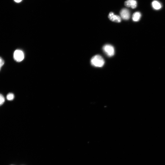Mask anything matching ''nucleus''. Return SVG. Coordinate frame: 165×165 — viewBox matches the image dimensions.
I'll return each instance as SVG.
<instances>
[{
  "mask_svg": "<svg viewBox=\"0 0 165 165\" xmlns=\"http://www.w3.org/2000/svg\"><path fill=\"white\" fill-rule=\"evenodd\" d=\"M91 63L95 67H101L103 66L105 62L101 56L97 55L94 56L91 59Z\"/></svg>",
  "mask_w": 165,
  "mask_h": 165,
  "instance_id": "1",
  "label": "nucleus"
},
{
  "mask_svg": "<svg viewBox=\"0 0 165 165\" xmlns=\"http://www.w3.org/2000/svg\"><path fill=\"white\" fill-rule=\"evenodd\" d=\"M103 49L104 52L109 57H112L114 54V48L110 45H105L103 47Z\"/></svg>",
  "mask_w": 165,
  "mask_h": 165,
  "instance_id": "2",
  "label": "nucleus"
},
{
  "mask_svg": "<svg viewBox=\"0 0 165 165\" xmlns=\"http://www.w3.org/2000/svg\"><path fill=\"white\" fill-rule=\"evenodd\" d=\"M14 57L17 62H19L21 61L24 57L23 52L20 50H16L14 53Z\"/></svg>",
  "mask_w": 165,
  "mask_h": 165,
  "instance_id": "3",
  "label": "nucleus"
},
{
  "mask_svg": "<svg viewBox=\"0 0 165 165\" xmlns=\"http://www.w3.org/2000/svg\"><path fill=\"white\" fill-rule=\"evenodd\" d=\"M120 15L121 18L125 20H128L130 18L129 11L127 9L124 8L121 10L120 12Z\"/></svg>",
  "mask_w": 165,
  "mask_h": 165,
  "instance_id": "4",
  "label": "nucleus"
},
{
  "mask_svg": "<svg viewBox=\"0 0 165 165\" xmlns=\"http://www.w3.org/2000/svg\"><path fill=\"white\" fill-rule=\"evenodd\" d=\"M108 18L112 21L114 22L119 23L121 22V19L120 17L118 16L115 15L113 13L111 12L108 15Z\"/></svg>",
  "mask_w": 165,
  "mask_h": 165,
  "instance_id": "5",
  "label": "nucleus"
},
{
  "mask_svg": "<svg viewBox=\"0 0 165 165\" xmlns=\"http://www.w3.org/2000/svg\"><path fill=\"white\" fill-rule=\"evenodd\" d=\"M124 4L126 7L134 9L137 7V3L136 0H128L125 2Z\"/></svg>",
  "mask_w": 165,
  "mask_h": 165,
  "instance_id": "6",
  "label": "nucleus"
},
{
  "mask_svg": "<svg viewBox=\"0 0 165 165\" xmlns=\"http://www.w3.org/2000/svg\"><path fill=\"white\" fill-rule=\"evenodd\" d=\"M152 6L154 9L159 10L162 7V4L158 1H154L152 3Z\"/></svg>",
  "mask_w": 165,
  "mask_h": 165,
  "instance_id": "7",
  "label": "nucleus"
},
{
  "mask_svg": "<svg viewBox=\"0 0 165 165\" xmlns=\"http://www.w3.org/2000/svg\"><path fill=\"white\" fill-rule=\"evenodd\" d=\"M141 15L140 12H137L134 13L132 16V19L134 21H138L141 18Z\"/></svg>",
  "mask_w": 165,
  "mask_h": 165,
  "instance_id": "8",
  "label": "nucleus"
},
{
  "mask_svg": "<svg viewBox=\"0 0 165 165\" xmlns=\"http://www.w3.org/2000/svg\"><path fill=\"white\" fill-rule=\"evenodd\" d=\"M14 95L12 93H9L7 95V98L8 100H12L14 98Z\"/></svg>",
  "mask_w": 165,
  "mask_h": 165,
  "instance_id": "9",
  "label": "nucleus"
},
{
  "mask_svg": "<svg viewBox=\"0 0 165 165\" xmlns=\"http://www.w3.org/2000/svg\"><path fill=\"white\" fill-rule=\"evenodd\" d=\"M5 98L2 95L0 94V106H1L5 102Z\"/></svg>",
  "mask_w": 165,
  "mask_h": 165,
  "instance_id": "10",
  "label": "nucleus"
},
{
  "mask_svg": "<svg viewBox=\"0 0 165 165\" xmlns=\"http://www.w3.org/2000/svg\"><path fill=\"white\" fill-rule=\"evenodd\" d=\"M4 63V62L3 60L1 57H0V71L2 67L3 66Z\"/></svg>",
  "mask_w": 165,
  "mask_h": 165,
  "instance_id": "11",
  "label": "nucleus"
},
{
  "mask_svg": "<svg viewBox=\"0 0 165 165\" xmlns=\"http://www.w3.org/2000/svg\"><path fill=\"white\" fill-rule=\"evenodd\" d=\"M14 1L17 3H19L21 2L22 0H14Z\"/></svg>",
  "mask_w": 165,
  "mask_h": 165,
  "instance_id": "12",
  "label": "nucleus"
}]
</instances>
